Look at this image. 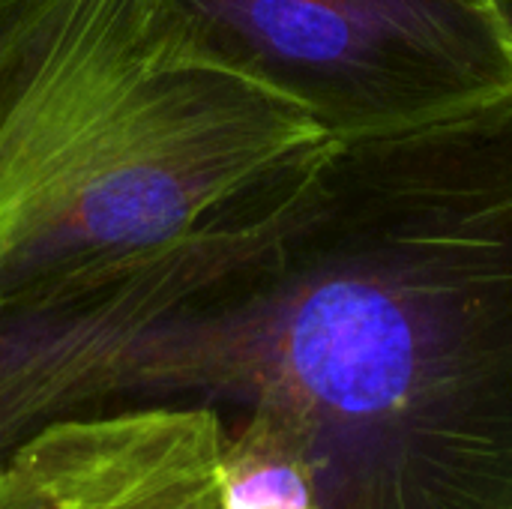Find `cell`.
Wrapping results in <instances>:
<instances>
[{"instance_id":"6","label":"cell","mask_w":512,"mask_h":509,"mask_svg":"<svg viewBox=\"0 0 512 509\" xmlns=\"http://www.w3.org/2000/svg\"><path fill=\"white\" fill-rule=\"evenodd\" d=\"M0 509H54V501L24 447L12 462L0 468Z\"/></svg>"},{"instance_id":"4","label":"cell","mask_w":512,"mask_h":509,"mask_svg":"<svg viewBox=\"0 0 512 509\" xmlns=\"http://www.w3.org/2000/svg\"><path fill=\"white\" fill-rule=\"evenodd\" d=\"M225 423L210 405L90 411L30 444L54 509H225Z\"/></svg>"},{"instance_id":"7","label":"cell","mask_w":512,"mask_h":509,"mask_svg":"<svg viewBox=\"0 0 512 509\" xmlns=\"http://www.w3.org/2000/svg\"><path fill=\"white\" fill-rule=\"evenodd\" d=\"M489 12H492V21L501 33V39L507 42L512 54V0H486Z\"/></svg>"},{"instance_id":"3","label":"cell","mask_w":512,"mask_h":509,"mask_svg":"<svg viewBox=\"0 0 512 509\" xmlns=\"http://www.w3.org/2000/svg\"><path fill=\"white\" fill-rule=\"evenodd\" d=\"M291 177L243 219L0 294V468L51 423L132 396L144 342L252 264Z\"/></svg>"},{"instance_id":"1","label":"cell","mask_w":512,"mask_h":509,"mask_svg":"<svg viewBox=\"0 0 512 509\" xmlns=\"http://www.w3.org/2000/svg\"><path fill=\"white\" fill-rule=\"evenodd\" d=\"M324 138L165 0H0V294L243 219Z\"/></svg>"},{"instance_id":"2","label":"cell","mask_w":512,"mask_h":509,"mask_svg":"<svg viewBox=\"0 0 512 509\" xmlns=\"http://www.w3.org/2000/svg\"><path fill=\"white\" fill-rule=\"evenodd\" d=\"M201 45L351 138L512 93L486 0H165Z\"/></svg>"},{"instance_id":"5","label":"cell","mask_w":512,"mask_h":509,"mask_svg":"<svg viewBox=\"0 0 512 509\" xmlns=\"http://www.w3.org/2000/svg\"><path fill=\"white\" fill-rule=\"evenodd\" d=\"M225 509H315V477L297 429L273 411H243L222 447Z\"/></svg>"}]
</instances>
